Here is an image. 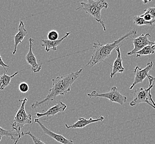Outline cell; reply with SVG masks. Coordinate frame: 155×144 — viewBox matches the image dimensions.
Returning a JSON list of instances; mask_svg holds the SVG:
<instances>
[{"label":"cell","mask_w":155,"mask_h":144,"mask_svg":"<svg viewBox=\"0 0 155 144\" xmlns=\"http://www.w3.org/2000/svg\"><path fill=\"white\" fill-rule=\"evenodd\" d=\"M34 41V39L32 38L29 39V48L28 53L25 56V60L28 64L31 66V70L34 73H38L40 72L41 69V65L38 63L37 58L33 52V45Z\"/></svg>","instance_id":"9c48e42d"},{"label":"cell","mask_w":155,"mask_h":144,"mask_svg":"<svg viewBox=\"0 0 155 144\" xmlns=\"http://www.w3.org/2000/svg\"><path fill=\"white\" fill-rule=\"evenodd\" d=\"M108 3L104 0H88L87 3L81 2V6L77 9H82L93 19L99 22L103 28L104 31H106L105 23L103 21V17L101 11L103 9H107L108 8Z\"/></svg>","instance_id":"3957f363"},{"label":"cell","mask_w":155,"mask_h":144,"mask_svg":"<svg viewBox=\"0 0 155 144\" xmlns=\"http://www.w3.org/2000/svg\"><path fill=\"white\" fill-rule=\"evenodd\" d=\"M18 73V71L11 75H7L5 73L0 75V90H4L8 87L10 84L12 79L17 75Z\"/></svg>","instance_id":"2e32d148"},{"label":"cell","mask_w":155,"mask_h":144,"mask_svg":"<svg viewBox=\"0 0 155 144\" xmlns=\"http://www.w3.org/2000/svg\"><path fill=\"white\" fill-rule=\"evenodd\" d=\"M70 34H71V32H67L65 36H64L61 39H58L56 41H49L47 39H42L41 41L43 42V44H41V46L42 47H45V50L47 52H49L50 50L56 51L57 50L58 46L61 44L62 41L68 37Z\"/></svg>","instance_id":"9a60e30c"},{"label":"cell","mask_w":155,"mask_h":144,"mask_svg":"<svg viewBox=\"0 0 155 144\" xmlns=\"http://www.w3.org/2000/svg\"><path fill=\"white\" fill-rule=\"evenodd\" d=\"M3 136L9 137L12 140L15 141L19 136H22V134H21V135H19L15 131H14L13 130H5L0 126V141H1L2 138Z\"/></svg>","instance_id":"e0dca14e"},{"label":"cell","mask_w":155,"mask_h":144,"mask_svg":"<svg viewBox=\"0 0 155 144\" xmlns=\"http://www.w3.org/2000/svg\"><path fill=\"white\" fill-rule=\"evenodd\" d=\"M154 23L155 24V19H154Z\"/></svg>","instance_id":"f1b7e54d"},{"label":"cell","mask_w":155,"mask_h":144,"mask_svg":"<svg viewBox=\"0 0 155 144\" xmlns=\"http://www.w3.org/2000/svg\"><path fill=\"white\" fill-rule=\"evenodd\" d=\"M87 96L91 98H102L108 99L110 103H118L121 105H124L127 101V98L122 94L118 91L115 86L113 87L110 90L104 93H98L96 91H93L91 93H88Z\"/></svg>","instance_id":"5b68a950"},{"label":"cell","mask_w":155,"mask_h":144,"mask_svg":"<svg viewBox=\"0 0 155 144\" xmlns=\"http://www.w3.org/2000/svg\"><path fill=\"white\" fill-rule=\"evenodd\" d=\"M83 69H80L76 72H72L68 75L58 77L52 79L53 87L49 89V93L47 98L42 101H36L31 104V108L37 109L39 107L48 105L50 107L49 103L59 95L66 94L70 91V88L75 81L81 75Z\"/></svg>","instance_id":"6da1fadb"},{"label":"cell","mask_w":155,"mask_h":144,"mask_svg":"<svg viewBox=\"0 0 155 144\" xmlns=\"http://www.w3.org/2000/svg\"><path fill=\"white\" fill-rule=\"evenodd\" d=\"M153 62H151L147 64L144 68H140L139 67L137 66L134 70L133 73L135 74V78L133 83L129 88L130 90H132L136 85L142 83L145 79L149 75V73L152 68Z\"/></svg>","instance_id":"ba28073f"},{"label":"cell","mask_w":155,"mask_h":144,"mask_svg":"<svg viewBox=\"0 0 155 144\" xmlns=\"http://www.w3.org/2000/svg\"><path fill=\"white\" fill-rule=\"evenodd\" d=\"M35 122L37 123L38 124H39V125L41 126V128L42 129V130L43 131L45 134L48 135L50 137L54 139L55 140L58 141V142L61 143L62 144H74V141L68 140V139L65 138L64 136H63L62 135H59L58 134H56L54 132H51V130H50L49 129L46 128L43 124L39 121V120L36 118L35 119Z\"/></svg>","instance_id":"30bf717a"},{"label":"cell","mask_w":155,"mask_h":144,"mask_svg":"<svg viewBox=\"0 0 155 144\" xmlns=\"http://www.w3.org/2000/svg\"><path fill=\"white\" fill-rule=\"evenodd\" d=\"M59 33L55 30H52L48 33V38L49 41H56L58 39Z\"/></svg>","instance_id":"44dd1931"},{"label":"cell","mask_w":155,"mask_h":144,"mask_svg":"<svg viewBox=\"0 0 155 144\" xmlns=\"http://www.w3.org/2000/svg\"><path fill=\"white\" fill-rule=\"evenodd\" d=\"M67 108V105L65 104L62 101L58 102L55 105L54 107L50 108L49 109L47 110V111L43 113H36L35 115L38 118H41L43 116H53L58 114V113H61L65 111Z\"/></svg>","instance_id":"8fae6325"},{"label":"cell","mask_w":155,"mask_h":144,"mask_svg":"<svg viewBox=\"0 0 155 144\" xmlns=\"http://www.w3.org/2000/svg\"><path fill=\"white\" fill-rule=\"evenodd\" d=\"M147 78H148V80L149 81V86H151V85H153L154 83H155V78L152 77L151 75H148Z\"/></svg>","instance_id":"cb8c5ba5"},{"label":"cell","mask_w":155,"mask_h":144,"mask_svg":"<svg viewBox=\"0 0 155 144\" xmlns=\"http://www.w3.org/2000/svg\"><path fill=\"white\" fill-rule=\"evenodd\" d=\"M150 101L152 102V105H153V108L155 109V101H154V100H153V99H152V97L151 96V97H150Z\"/></svg>","instance_id":"484cf974"},{"label":"cell","mask_w":155,"mask_h":144,"mask_svg":"<svg viewBox=\"0 0 155 144\" xmlns=\"http://www.w3.org/2000/svg\"><path fill=\"white\" fill-rule=\"evenodd\" d=\"M149 2V1H144V2H144V3H147V2Z\"/></svg>","instance_id":"83f0119b"},{"label":"cell","mask_w":155,"mask_h":144,"mask_svg":"<svg viewBox=\"0 0 155 144\" xmlns=\"http://www.w3.org/2000/svg\"><path fill=\"white\" fill-rule=\"evenodd\" d=\"M21 138H22V136H19L18 138H17V139L16 140V141H15V142H14V144H17L19 140L21 139Z\"/></svg>","instance_id":"4316f807"},{"label":"cell","mask_w":155,"mask_h":144,"mask_svg":"<svg viewBox=\"0 0 155 144\" xmlns=\"http://www.w3.org/2000/svg\"><path fill=\"white\" fill-rule=\"evenodd\" d=\"M27 100L28 99L27 98H25L23 100H19V101L22 102V104L16 113V116L13 119L12 122L11 123L13 130L15 131L19 135H21V130L25 125L31 124L32 123L31 114L27 113L25 109V106Z\"/></svg>","instance_id":"277c9868"},{"label":"cell","mask_w":155,"mask_h":144,"mask_svg":"<svg viewBox=\"0 0 155 144\" xmlns=\"http://www.w3.org/2000/svg\"><path fill=\"white\" fill-rule=\"evenodd\" d=\"M18 33L14 36V41H15V45H14V49L13 50V54H15L17 52V48L19 44L22 43L23 44L22 41L28 35V31L25 28L24 23L21 21L19 25L18 31Z\"/></svg>","instance_id":"5bb4252c"},{"label":"cell","mask_w":155,"mask_h":144,"mask_svg":"<svg viewBox=\"0 0 155 144\" xmlns=\"http://www.w3.org/2000/svg\"><path fill=\"white\" fill-rule=\"evenodd\" d=\"M18 88L19 91L21 93L25 94L28 92L29 90V86L27 83L22 82L19 85Z\"/></svg>","instance_id":"7402d4cb"},{"label":"cell","mask_w":155,"mask_h":144,"mask_svg":"<svg viewBox=\"0 0 155 144\" xmlns=\"http://www.w3.org/2000/svg\"><path fill=\"white\" fill-rule=\"evenodd\" d=\"M153 87V85H151L147 89L143 88L137 89L134 93L133 99L130 103L131 107H135L139 104L147 103L153 108V105L150 103V97L152 96L151 90Z\"/></svg>","instance_id":"8992f818"},{"label":"cell","mask_w":155,"mask_h":144,"mask_svg":"<svg viewBox=\"0 0 155 144\" xmlns=\"http://www.w3.org/2000/svg\"><path fill=\"white\" fill-rule=\"evenodd\" d=\"M137 34V30L134 29L111 43L102 44L100 43L99 41H97V42L93 43L94 49L92 56L86 66L93 67L98 63L104 62L106 58L110 56L112 50L119 46L120 43L129 38L136 36Z\"/></svg>","instance_id":"7a4b0ae2"},{"label":"cell","mask_w":155,"mask_h":144,"mask_svg":"<svg viewBox=\"0 0 155 144\" xmlns=\"http://www.w3.org/2000/svg\"><path fill=\"white\" fill-rule=\"evenodd\" d=\"M104 119V118L102 116H100L99 118L96 119H93L92 118H90V119H88L81 118L78 119L76 122H74V124H72L71 125H68L67 124H66L65 126L67 129L84 128L86 126L88 125L93 122H102Z\"/></svg>","instance_id":"7c38bea8"},{"label":"cell","mask_w":155,"mask_h":144,"mask_svg":"<svg viewBox=\"0 0 155 144\" xmlns=\"http://www.w3.org/2000/svg\"><path fill=\"white\" fill-rule=\"evenodd\" d=\"M0 66H1L3 69H5V70L7 72V70L6 68L7 67H9V66L7 65L5 63V62L3 61V60L2 59V57L1 56V55H0Z\"/></svg>","instance_id":"d4e9b609"},{"label":"cell","mask_w":155,"mask_h":144,"mask_svg":"<svg viewBox=\"0 0 155 144\" xmlns=\"http://www.w3.org/2000/svg\"><path fill=\"white\" fill-rule=\"evenodd\" d=\"M149 37H151L150 34L146 33L144 35H141L138 37L133 39V43L134 48L131 51L127 52V56H131L133 54H135L147 46L154 44L155 42L150 41L149 39Z\"/></svg>","instance_id":"52a82bcc"},{"label":"cell","mask_w":155,"mask_h":144,"mask_svg":"<svg viewBox=\"0 0 155 144\" xmlns=\"http://www.w3.org/2000/svg\"><path fill=\"white\" fill-rule=\"evenodd\" d=\"M120 47H116V51L117 52V57L112 66V71L110 74V78H113L117 73H122L125 71V68L123 66V60L121 58Z\"/></svg>","instance_id":"4fadbf2b"},{"label":"cell","mask_w":155,"mask_h":144,"mask_svg":"<svg viewBox=\"0 0 155 144\" xmlns=\"http://www.w3.org/2000/svg\"><path fill=\"white\" fill-rule=\"evenodd\" d=\"M146 14H149L151 16L153 19H155V7H149L145 10V13Z\"/></svg>","instance_id":"603a6c76"},{"label":"cell","mask_w":155,"mask_h":144,"mask_svg":"<svg viewBox=\"0 0 155 144\" xmlns=\"http://www.w3.org/2000/svg\"><path fill=\"white\" fill-rule=\"evenodd\" d=\"M134 23L137 26H152L154 23V21L152 22H147L143 17L140 16H135L134 17Z\"/></svg>","instance_id":"d6986e66"},{"label":"cell","mask_w":155,"mask_h":144,"mask_svg":"<svg viewBox=\"0 0 155 144\" xmlns=\"http://www.w3.org/2000/svg\"><path fill=\"white\" fill-rule=\"evenodd\" d=\"M21 134H22V136L25 135H29L32 139L34 144H45L44 142L41 141L39 138H37V137H36L34 135H33L31 132H21Z\"/></svg>","instance_id":"ffe728a7"},{"label":"cell","mask_w":155,"mask_h":144,"mask_svg":"<svg viewBox=\"0 0 155 144\" xmlns=\"http://www.w3.org/2000/svg\"><path fill=\"white\" fill-rule=\"evenodd\" d=\"M155 53V43L152 45H149L144 47L141 50L137 52L136 54L137 57L143 56H148L153 54Z\"/></svg>","instance_id":"ac0fdd59"}]
</instances>
